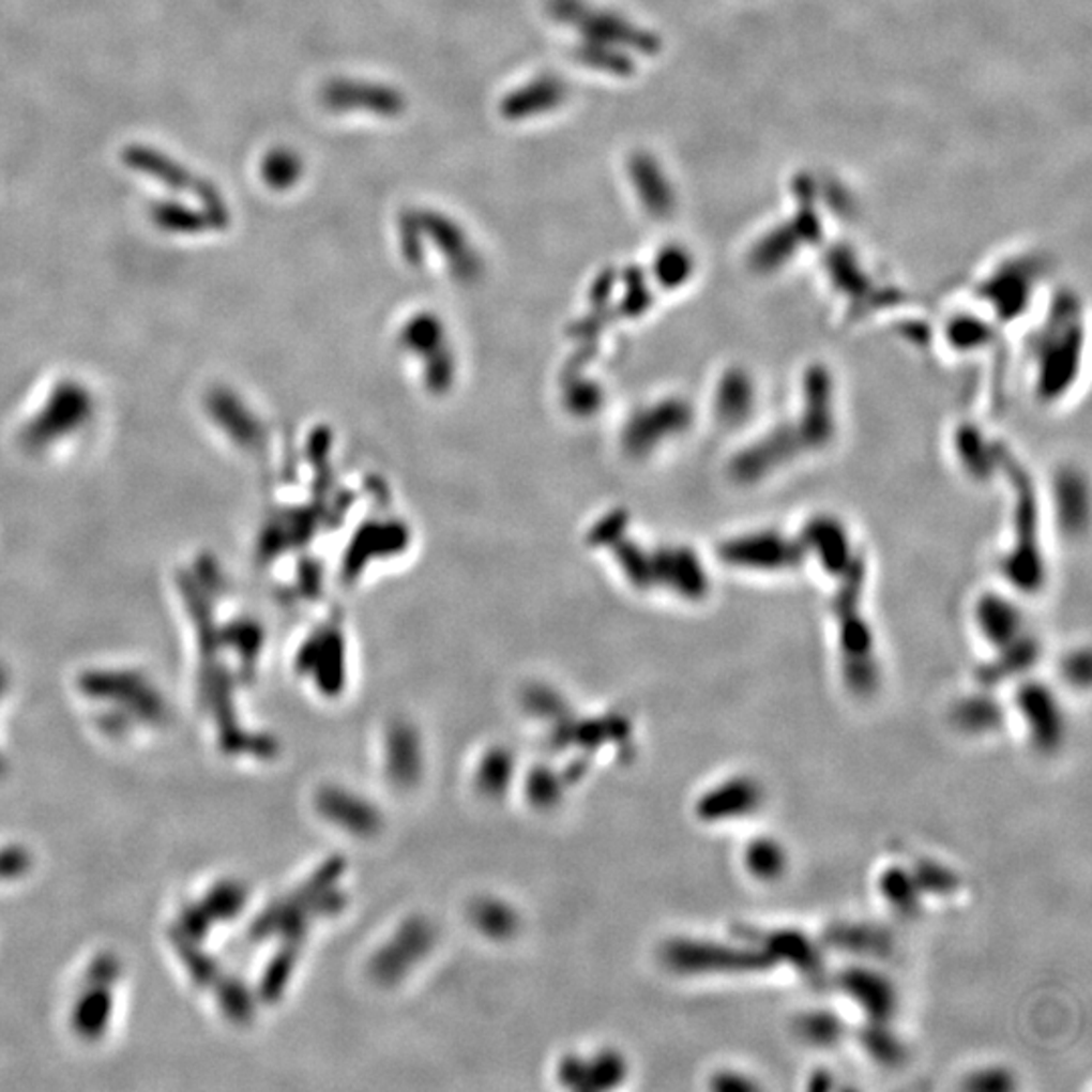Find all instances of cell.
I'll return each instance as SVG.
<instances>
[{
    "label": "cell",
    "instance_id": "obj_1",
    "mask_svg": "<svg viewBox=\"0 0 1092 1092\" xmlns=\"http://www.w3.org/2000/svg\"><path fill=\"white\" fill-rule=\"evenodd\" d=\"M1073 298L1056 304L1046 324L1037 330L1034 350V384L1042 400L1062 399L1078 379L1082 354V327Z\"/></svg>",
    "mask_w": 1092,
    "mask_h": 1092
},
{
    "label": "cell",
    "instance_id": "obj_2",
    "mask_svg": "<svg viewBox=\"0 0 1092 1092\" xmlns=\"http://www.w3.org/2000/svg\"><path fill=\"white\" fill-rule=\"evenodd\" d=\"M862 561L846 575L850 591L836 600L837 654L846 688L860 698L878 691L880 664L876 654L873 627L860 613V582L864 581Z\"/></svg>",
    "mask_w": 1092,
    "mask_h": 1092
},
{
    "label": "cell",
    "instance_id": "obj_3",
    "mask_svg": "<svg viewBox=\"0 0 1092 1092\" xmlns=\"http://www.w3.org/2000/svg\"><path fill=\"white\" fill-rule=\"evenodd\" d=\"M664 959L686 975H748L775 969L773 959L746 930H739L734 941L676 939L666 946Z\"/></svg>",
    "mask_w": 1092,
    "mask_h": 1092
},
{
    "label": "cell",
    "instance_id": "obj_4",
    "mask_svg": "<svg viewBox=\"0 0 1092 1092\" xmlns=\"http://www.w3.org/2000/svg\"><path fill=\"white\" fill-rule=\"evenodd\" d=\"M546 6L550 17L579 31L585 41L630 47L641 54H654L659 47L657 36L637 29L634 22L609 11H597L587 0H548Z\"/></svg>",
    "mask_w": 1092,
    "mask_h": 1092
},
{
    "label": "cell",
    "instance_id": "obj_5",
    "mask_svg": "<svg viewBox=\"0 0 1092 1092\" xmlns=\"http://www.w3.org/2000/svg\"><path fill=\"white\" fill-rule=\"evenodd\" d=\"M721 561L746 573L782 575L803 563L800 541L779 530H748L721 545Z\"/></svg>",
    "mask_w": 1092,
    "mask_h": 1092
},
{
    "label": "cell",
    "instance_id": "obj_6",
    "mask_svg": "<svg viewBox=\"0 0 1092 1092\" xmlns=\"http://www.w3.org/2000/svg\"><path fill=\"white\" fill-rule=\"evenodd\" d=\"M803 559H814L828 577H844L862 555L855 550L852 532L836 516L818 514L809 518L798 536Z\"/></svg>",
    "mask_w": 1092,
    "mask_h": 1092
},
{
    "label": "cell",
    "instance_id": "obj_7",
    "mask_svg": "<svg viewBox=\"0 0 1092 1092\" xmlns=\"http://www.w3.org/2000/svg\"><path fill=\"white\" fill-rule=\"evenodd\" d=\"M1016 709L1040 753H1056L1066 737V716L1055 691L1037 680L1021 682L1016 691Z\"/></svg>",
    "mask_w": 1092,
    "mask_h": 1092
},
{
    "label": "cell",
    "instance_id": "obj_8",
    "mask_svg": "<svg viewBox=\"0 0 1092 1092\" xmlns=\"http://www.w3.org/2000/svg\"><path fill=\"white\" fill-rule=\"evenodd\" d=\"M322 104L334 113L366 111L384 118H395L407 109V97L399 90L363 79H332L320 93Z\"/></svg>",
    "mask_w": 1092,
    "mask_h": 1092
},
{
    "label": "cell",
    "instance_id": "obj_9",
    "mask_svg": "<svg viewBox=\"0 0 1092 1092\" xmlns=\"http://www.w3.org/2000/svg\"><path fill=\"white\" fill-rule=\"evenodd\" d=\"M746 932L763 946L767 955L777 965L795 969L809 982L825 980V964L821 946L798 928H745Z\"/></svg>",
    "mask_w": 1092,
    "mask_h": 1092
},
{
    "label": "cell",
    "instance_id": "obj_10",
    "mask_svg": "<svg viewBox=\"0 0 1092 1092\" xmlns=\"http://www.w3.org/2000/svg\"><path fill=\"white\" fill-rule=\"evenodd\" d=\"M763 800L761 783L748 775H732L700 795L696 803V814L707 823L741 821L757 814Z\"/></svg>",
    "mask_w": 1092,
    "mask_h": 1092
},
{
    "label": "cell",
    "instance_id": "obj_11",
    "mask_svg": "<svg viewBox=\"0 0 1092 1092\" xmlns=\"http://www.w3.org/2000/svg\"><path fill=\"white\" fill-rule=\"evenodd\" d=\"M839 991L854 1001L868 1021H892L898 1012V989L870 967H848L836 977Z\"/></svg>",
    "mask_w": 1092,
    "mask_h": 1092
},
{
    "label": "cell",
    "instance_id": "obj_12",
    "mask_svg": "<svg viewBox=\"0 0 1092 1092\" xmlns=\"http://www.w3.org/2000/svg\"><path fill=\"white\" fill-rule=\"evenodd\" d=\"M973 621L983 641L996 652L1026 634V621L1018 605L1001 593H983L975 601Z\"/></svg>",
    "mask_w": 1092,
    "mask_h": 1092
},
{
    "label": "cell",
    "instance_id": "obj_13",
    "mask_svg": "<svg viewBox=\"0 0 1092 1092\" xmlns=\"http://www.w3.org/2000/svg\"><path fill=\"white\" fill-rule=\"evenodd\" d=\"M566 97L568 86L564 79L557 75H539L532 81L520 86L518 90L509 93L500 104V111L506 120L516 122L561 108Z\"/></svg>",
    "mask_w": 1092,
    "mask_h": 1092
},
{
    "label": "cell",
    "instance_id": "obj_14",
    "mask_svg": "<svg viewBox=\"0 0 1092 1092\" xmlns=\"http://www.w3.org/2000/svg\"><path fill=\"white\" fill-rule=\"evenodd\" d=\"M1034 288V268H1026V263H1014L994 273V277L985 284V295L996 309L1001 320L1018 318L1019 309L1032 295Z\"/></svg>",
    "mask_w": 1092,
    "mask_h": 1092
},
{
    "label": "cell",
    "instance_id": "obj_15",
    "mask_svg": "<svg viewBox=\"0 0 1092 1092\" xmlns=\"http://www.w3.org/2000/svg\"><path fill=\"white\" fill-rule=\"evenodd\" d=\"M630 177L646 211L654 217H668L673 209V193L659 164L650 154L637 152L630 161Z\"/></svg>",
    "mask_w": 1092,
    "mask_h": 1092
},
{
    "label": "cell",
    "instance_id": "obj_16",
    "mask_svg": "<svg viewBox=\"0 0 1092 1092\" xmlns=\"http://www.w3.org/2000/svg\"><path fill=\"white\" fill-rule=\"evenodd\" d=\"M757 403L755 382L743 368L727 370L716 386L714 415L723 425H739L753 415Z\"/></svg>",
    "mask_w": 1092,
    "mask_h": 1092
},
{
    "label": "cell",
    "instance_id": "obj_17",
    "mask_svg": "<svg viewBox=\"0 0 1092 1092\" xmlns=\"http://www.w3.org/2000/svg\"><path fill=\"white\" fill-rule=\"evenodd\" d=\"M878 891L882 900L900 916H916L923 909V891L912 874V868L891 866L878 878Z\"/></svg>",
    "mask_w": 1092,
    "mask_h": 1092
},
{
    "label": "cell",
    "instance_id": "obj_18",
    "mask_svg": "<svg viewBox=\"0 0 1092 1092\" xmlns=\"http://www.w3.org/2000/svg\"><path fill=\"white\" fill-rule=\"evenodd\" d=\"M1037 654H1040V648H1037L1036 639L1023 634L1007 648L998 650L996 659L983 668L980 680L985 686H994V684L1005 682L1012 676L1028 672L1036 664Z\"/></svg>",
    "mask_w": 1092,
    "mask_h": 1092
},
{
    "label": "cell",
    "instance_id": "obj_19",
    "mask_svg": "<svg viewBox=\"0 0 1092 1092\" xmlns=\"http://www.w3.org/2000/svg\"><path fill=\"white\" fill-rule=\"evenodd\" d=\"M743 862H745L746 873L750 874L755 880L775 882L783 878V874L787 873L789 854L779 839L761 836L755 837L746 844Z\"/></svg>",
    "mask_w": 1092,
    "mask_h": 1092
},
{
    "label": "cell",
    "instance_id": "obj_20",
    "mask_svg": "<svg viewBox=\"0 0 1092 1092\" xmlns=\"http://www.w3.org/2000/svg\"><path fill=\"white\" fill-rule=\"evenodd\" d=\"M828 941L839 951L868 955V957L884 955L891 946L889 935L884 932V928L864 925V923H846V925L832 928L828 932Z\"/></svg>",
    "mask_w": 1092,
    "mask_h": 1092
},
{
    "label": "cell",
    "instance_id": "obj_21",
    "mask_svg": "<svg viewBox=\"0 0 1092 1092\" xmlns=\"http://www.w3.org/2000/svg\"><path fill=\"white\" fill-rule=\"evenodd\" d=\"M957 727L967 734H989L1003 725V710L996 700L985 694H975L961 700L953 712Z\"/></svg>",
    "mask_w": 1092,
    "mask_h": 1092
},
{
    "label": "cell",
    "instance_id": "obj_22",
    "mask_svg": "<svg viewBox=\"0 0 1092 1092\" xmlns=\"http://www.w3.org/2000/svg\"><path fill=\"white\" fill-rule=\"evenodd\" d=\"M795 1030L801 1040L814 1048H836L837 1044L846 1036V1023L844 1019L834 1014L832 1010H809L803 1012L798 1021Z\"/></svg>",
    "mask_w": 1092,
    "mask_h": 1092
},
{
    "label": "cell",
    "instance_id": "obj_23",
    "mask_svg": "<svg viewBox=\"0 0 1092 1092\" xmlns=\"http://www.w3.org/2000/svg\"><path fill=\"white\" fill-rule=\"evenodd\" d=\"M860 1046L880 1066H898L905 1060V1046L891 1021H868L860 1032Z\"/></svg>",
    "mask_w": 1092,
    "mask_h": 1092
},
{
    "label": "cell",
    "instance_id": "obj_24",
    "mask_svg": "<svg viewBox=\"0 0 1092 1092\" xmlns=\"http://www.w3.org/2000/svg\"><path fill=\"white\" fill-rule=\"evenodd\" d=\"M111 1000H109L108 987L93 985L75 1010V1030L86 1037L100 1036L104 1032V1026L108 1023Z\"/></svg>",
    "mask_w": 1092,
    "mask_h": 1092
},
{
    "label": "cell",
    "instance_id": "obj_25",
    "mask_svg": "<svg viewBox=\"0 0 1092 1092\" xmlns=\"http://www.w3.org/2000/svg\"><path fill=\"white\" fill-rule=\"evenodd\" d=\"M573 59H577L585 67L600 70V72L611 73V75H632L634 61L625 54H621L613 45H603L585 41L573 47Z\"/></svg>",
    "mask_w": 1092,
    "mask_h": 1092
},
{
    "label": "cell",
    "instance_id": "obj_26",
    "mask_svg": "<svg viewBox=\"0 0 1092 1092\" xmlns=\"http://www.w3.org/2000/svg\"><path fill=\"white\" fill-rule=\"evenodd\" d=\"M912 874L921 886L923 894H935V896H951L961 889L959 876L935 860H923L919 862Z\"/></svg>",
    "mask_w": 1092,
    "mask_h": 1092
},
{
    "label": "cell",
    "instance_id": "obj_27",
    "mask_svg": "<svg viewBox=\"0 0 1092 1092\" xmlns=\"http://www.w3.org/2000/svg\"><path fill=\"white\" fill-rule=\"evenodd\" d=\"M800 231H787V229H779L775 233L767 237L764 241H761V245L757 247V252L753 254L755 259V266L763 272H771V270H777V266L787 261L793 249H795V241H798ZM803 239V237H801Z\"/></svg>",
    "mask_w": 1092,
    "mask_h": 1092
},
{
    "label": "cell",
    "instance_id": "obj_28",
    "mask_svg": "<svg viewBox=\"0 0 1092 1092\" xmlns=\"http://www.w3.org/2000/svg\"><path fill=\"white\" fill-rule=\"evenodd\" d=\"M261 168L273 188H288L302 177V161L291 150H273Z\"/></svg>",
    "mask_w": 1092,
    "mask_h": 1092
},
{
    "label": "cell",
    "instance_id": "obj_29",
    "mask_svg": "<svg viewBox=\"0 0 1092 1092\" xmlns=\"http://www.w3.org/2000/svg\"><path fill=\"white\" fill-rule=\"evenodd\" d=\"M243 903H245V892L241 891L239 886L227 884V886H218L211 892L209 898L204 900V905H200V909L209 919H213V916L225 919V916H233L237 910L241 909Z\"/></svg>",
    "mask_w": 1092,
    "mask_h": 1092
},
{
    "label": "cell",
    "instance_id": "obj_30",
    "mask_svg": "<svg viewBox=\"0 0 1092 1092\" xmlns=\"http://www.w3.org/2000/svg\"><path fill=\"white\" fill-rule=\"evenodd\" d=\"M1016 1087L1014 1074L1001 1066H989L971 1074L965 1082V1089L977 1092H1005Z\"/></svg>",
    "mask_w": 1092,
    "mask_h": 1092
},
{
    "label": "cell",
    "instance_id": "obj_31",
    "mask_svg": "<svg viewBox=\"0 0 1092 1092\" xmlns=\"http://www.w3.org/2000/svg\"><path fill=\"white\" fill-rule=\"evenodd\" d=\"M949 336L953 340V345L961 350L967 348H975V346L985 345L987 340V327L980 322V320H973V318H961V320H955L951 324L949 330Z\"/></svg>",
    "mask_w": 1092,
    "mask_h": 1092
},
{
    "label": "cell",
    "instance_id": "obj_32",
    "mask_svg": "<svg viewBox=\"0 0 1092 1092\" xmlns=\"http://www.w3.org/2000/svg\"><path fill=\"white\" fill-rule=\"evenodd\" d=\"M692 272V261L688 255L682 249H666V254L659 257V275L666 284H680L684 282Z\"/></svg>",
    "mask_w": 1092,
    "mask_h": 1092
},
{
    "label": "cell",
    "instance_id": "obj_33",
    "mask_svg": "<svg viewBox=\"0 0 1092 1092\" xmlns=\"http://www.w3.org/2000/svg\"><path fill=\"white\" fill-rule=\"evenodd\" d=\"M184 939H186V941H179V939H177V945H179L182 959H184L186 965H188V969H191L193 977H195V980L199 983H204V985L213 982V977H215V965L211 964V961H209V959L200 953L199 949L188 941V937H184Z\"/></svg>",
    "mask_w": 1092,
    "mask_h": 1092
},
{
    "label": "cell",
    "instance_id": "obj_34",
    "mask_svg": "<svg viewBox=\"0 0 1092 1092\" xmlns=\"http://www.w3.org/2000/svg\"><path fill=\"white\" fill-rule=\"evenodd\" d=\"M1064 676L1071 680V684L1085 688L1091 678V657L1089 652H1074L1064 662Z\"/></svg>",
    "mask_w": 1092,
    "mask_h": 1092
},
{
    "label": "cell",
    "instance_id": "obj_35",
    "mask_svg": "<svg viewBox=\"0 0 1092 1092\" xmlns=\"http://www.w3.org/2000/svg\"><path fill=\"white\" fill-rule=\"evenodd\" d=\"M118 971H120L118 961L106 955V957H102V959H97L95 964L91 965L88 977H90L91 985L108 987L109 983H113V980L118 977Z\"/></svg>",
    "mask_w": 1092,
    "mask_h": 1092
},
{
    "label": "cell",
    "instance_id": "obj_36",
    "mask_svg": "<svg viewBox=\"0 0 1092 1092\" xmlns=\"http://www.w3.org/2000/svg\"><path fill=\"white\" fill-rule=\"evenodd\" d=\"M712 1089L723 1092H743L755 1089L753 1080H748L745 1074L739 1073H725L716 1074L714 1076V1082H712Z\"/></svg>",
    "mask_w": 1092,
    "mask_h": 1092
},
{
    "label": "cell",
    "instance_id": "obj_37",
    "mask_svg": "<svg viewBox=\"0 0 1092 1092\" xmlns=\"http://www.w3.org/2000/svg\"><path fill=\"white\" fill-rule=\"evenodd\" d=\"M29 866V858L20 850L0 852V878H13L25 873Z\"/></svg>",
    "mask_w": 1092,
    "mask_h": 1092
},
{
    "label": "cell",
    "instance_id": "obj_38",
    "mask_svg": "<svg viewBox=\"0 0 1092 1092\" xmlns=\"http://www.w3.org/2000/svg\"><path fill=\"white\" fill-rule=\"evenodd\" d=\"M223 1003H225V1010L229 1016H233L236 1019H241L243 1016H247L249 1007H247V1000H245V994L239 989V985H231L225 996H223Z\"/></svg>",
    "mask_w": 1092,
    "mask_h": 1092
}]
</instances>
